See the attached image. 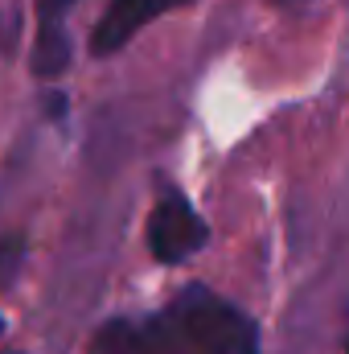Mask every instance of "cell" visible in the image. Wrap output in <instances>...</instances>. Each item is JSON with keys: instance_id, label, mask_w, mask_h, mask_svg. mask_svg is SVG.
<instances>
[{"instance_id": "277c9868", "label": "cell", "mask_w": 349, "mask_h": 354, "mask_svg": "<svg viewBox=\"0 0 349 354\" xmlns=\"http://www.w3.org/2000/svg\"><path fill=\"white\" fill-rule=\"evenodd\" d=\"M177 338L169 322H128V317H111L94 330L90 354H173Z\"/></svg>"}, {"instance_id": "ba28073f", "label": "cell", "mask_w": 349, "mask_h": 354, "mask_svg": "<svg viewBox=\"0 0 349 354\" xmlns=\"http://www.w3.org/2000/svg\"><path fill=\"white\" fill-rule=\"evenodd\" d=\"M0 330H4V317H0Z\"/></svg>"}, {"instance_id": "8992f818", "label": "cell", "mask_w": 349, "mask_h": 354, "mask_svg": "<svg viewBox=\"0 0 349 354\" xmlns=\"http://www.w3.org/2000/svg\"><path fill=\"white\" fill-rule=\"evenodd\" d=\"M21 252H25V243H21L17 235L0 239V284L12 280V272H17V264H21Z\"/></svg>"}, {"instance_id": "6da1fadb", "label": "cell", "mask_w": 349, "mask_h": 354, "mask_svg": "<svg viewBox=\"0 0 349 354\" xmlns=\"http://www.w3.org/2000/svg\"><path fill=\"white\" fill-rule=\"evenodd\" d=\"M165 322L177 342H185L197 354H259L255 322L201 284L185 288V297L173 305Z\"/></svg>"}, {"instance_id": "3957f363", "label": "cell", "mask_w": 349, "mask_h": 354, "mask_svg": "<svg viewBox=\"0 0 349 354\" xmlns=\"http://www.w3.org/2000/svg\"><path fill=\"white\" fill-rule=\"evenodd\" d=\"M177 4H185V0H111L107 12H103L99 25H94V33H90V50H94L99 58L123 50L148 21H157L161 12H169Z\"/></svg>"}, {"instance_id": "9c48e42d", "label": "cell", "mask_w": 349, "mask_h": 354, "mask_svg": "<svg viewBox=\"0 0 349 354\" xmlns=\"http://www.w3.org/2000/svg\"><path fill=\"white\" fill-rule=\"evenodd\" d=\"M346 354H349V342H346Z\"/></svg>"}, {"instance_id": "7a4b0ae2", "label": "cell", "mask_w": 349, "mask_h": 354, "mask_svg": "<svg viewBox=\"0 0 349 354\" xmlns=\"http://www.w3.org/2000/svg\"><path fill=\"white\" fill-rule=\"evenodd\" d=\"M206 239H210V227L185 202V194L169 189L152 206V214H148V252H152V260H161V264H185V260H193L206 248Z\"/></svg>"}, {"instance_id": "5b68a950", "label": "cell", "mask_w": 349, "mask_h": 354, "mask_svg": "<svg viewBox=\"0 0 349 354\" xmlns=\"http://www.w3.org/2000/svg\"><path fill=\"white\" fill-rule=\"evenodd\" d=\"M74 0H37V37H33V75L58 79L70 66V33L66 12Z\"/></svg>"}, {"instance_id": "52a82bcc", "label": "cell", "mask_w": 349, "mask_h": 354, "mask_svg": "<svg viewBox=\"0 0 349 354\" xmlns=\"http://www.w3.org/2000/svg\"><path fill=\"white\" fill-rule=\"evenodd\" d=\"M283 4H296V0H283Z\"/></svg>"}]
</instances>
